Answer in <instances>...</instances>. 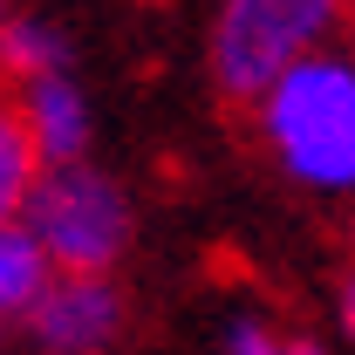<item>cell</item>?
I'll return each mask as SVG.
<instances>
[{"instance_id":"6da1fadb","label":"cell","mask_w":355,"mask_h":355,"mask_svg":"<svg viewBox=\"0 0 355 355\" xmlns=\"http://www.w3.org/2000/svg\"><path fill=\"white\" fill-rule=\"evenodd\" d=\"M253 137L273 171L314 198H355V55L321 48L253 103Z\"/></svg>"},{"instance_id":"7a4b0ae2","label":"cell","mask_w":355,"mask_h":355,"mask_svg":"<svg viewBox=\"0 0 355 355\" xmlns=\"http://www.w3.org/2000/svg\"><path fill=\"white\" fill-rule=\"evenodd\" d=\"M355 0H219L212 14V83L232 103H260L287 69H301L308 55L335 48V28Z\"/></svg>"},{"instance_id":"3957f363","label":"cell","mask_w":355,"mask_h":355,"mask_svg":"<svg viewBox=\"0 0 355 355\" xmlns=\"http://www.w3.org/2000/svg\"><path fill=\"white\" fill-rule=\"evenodd\" d=\"M130 198L123 184L96 164H55L35 178L28 205H21V232L42 246L55 273H110L130 253Z\"/></svg>"},{"instance_id":"277c9868","label":"cell","mask_w":355,"mask_h":355,"mask_svg":"<svg viewBox=\"0 0 355 355\" xmlns=\"http://www.w3.org/2000/svg\"><path fill=\"white\" fill-rule=\"evenodd\" d=\"M123 294L110 273H55L42 308L28 314V335L42 355H110L123 342Z\"/></svg>"},{"instance_id":"5b68a950","label":"cell","mask_w":355,"mask_h":355,"mask_svg":"<svg viewBox=\"0 0 355 355\" xmlns=\"http://www.w3.org/2000/svg\"><path fill=\"white\" fill-rule=\"evenodd\" d=\"M14 110L28 123V144L42 157V171L55 164H89V144H96V110L76 89V76H42V83L14 89Z\"/></svg>"},{"instance_id":"8992f818","label":"cell","mask_w":355,"mask_h":355,"mask_svg":"<svg viewBox=\"0 0 355 355\" xmlns=\"http://www.w3.org/2000/svg\"><path fill=\"white\" fill-rule=\"evenodd\" d=\"M42 76H69V35L42 14H7L0 21V83L21 89Z\"/></svg>"},{"instance_id":"52a82bcc","label":"cell","mask_w":355,"mask_h":355,"mask_svg":"<svg viewBox=\"0 0 355 355\" xmlns=\"http://www.w3.org/2000/svg\"><path fill=\"white\" fill-rule=\"evenodd\" d=\"M48 280H55V266L42 260V246L21 225H0V328H28Z\"/></svg>"},{"instance_id":"ba28073f","label":"cell","mask_w":355,"mask_h":355,"mask_svg":"<svg viewBox=\"0 0 355 355\" xmlns=\"http://www.w3.org/2000/svg\"><path fill=\"white\" fill-rule=\"evenodd\" d=\"M35 178H42V157L28 144V123H21L14 96L0 89V225H21V205H28Z\"/></svg>"},{"instance_id":"9c48e42d","label":"cell","mask_w":355,"mask_h":355,"mask_svg":"<svg viewBox=\"0 0 355 355\" xmlns=\"http://www.w3.org/2000/svg\"><path fill=\"white\" fill-rule=\"evenodd\" d=\"M225 355H321L314 342H294V335H280L273 321L260 314H239L232 328H225Z\"/></svg>"},{"instance_id":"30bf717a","label":"cell","mask_w":355,"mask_h":355,"mask_svg":"<svg viewBox=\"0 0 355 355\" xmlns=\"http://www.w3.org/2000/svg\"><path fill=\"white\" fill-rule=\"evenodd\" d=\"M335 314H342V328L355 335V266L342 273V287H335Z\"/></svg>"},{"instance_id":"8fae6325","label":"cell","mask_w":355,"mask_h":355,"mask_svg":"<svg viewBox=\"0 0 355 355\" xmlns=\"http://www.w3.org/2000/svg\"><path fill=\"white\" fill-rule=\"evenodd\" d=\"M0 21H7V7H0Z\"/></svg>"}]
</instances>
